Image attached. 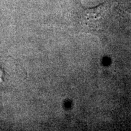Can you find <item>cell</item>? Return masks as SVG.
<instances>
[{"label":"cell","instance_id":"6da1fadb","mask_svg":"<svg viewBox=\"0 0 131 131\" xmlns=\"http://www.w3.org/2000/svg\"><path fill=\"white\" fill-rule=\"evenodd\" d=\"M107 6L105 3L93 8L85 9L83 12V17L86 24L89 26H97L106 16Z\"/></svg>","mask_w":131,"mask_h":131},{"label":"cell","instance_id":"7a4b0ae2","mask_svg":"<svg viewBox=\"0 0 131 131\" xmlns=\"http://www.w3.org/2000/svg\"><path fill=\"white\" fill-rule=\"evenodd\" d=\"M120 5L126 12L131 15V0H122Z\"/></svg>","mask_w":131,"mask_h":131}]
</instances>
